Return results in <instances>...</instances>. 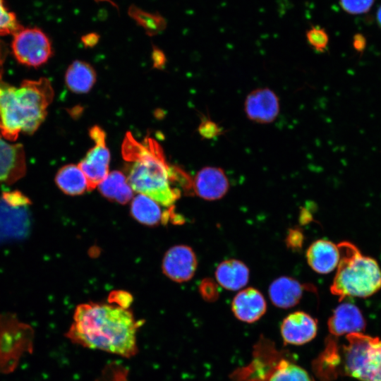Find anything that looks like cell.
Segmentation results:
<instances>
[{
  "mask_svg": "<svg viewBox=\"0 0 381 381\" xmlns=\"http://www.w3.org/2000/svg\"><path fill=\"white\" fill-rule=\"evenodd\" d=\"M13 35V53L20 64L36 67L46 63L51 56V42L39 28H22Z\"/></svg>",
  "mask_w": 381,
  "mask_h": 381,
  "instance_id": "6",
  "label": "cell"
},
{
  "mask_svg": "<svg viewBox=\"0 0 381 381\" xmlns=\"http://www.w3.org/2000/svg\"><path fill=\"white\" fill-rule=\"evenodd\" d=\"M25 172V156L22 145L10 143L0 134V183L12 184Z\"/></svg>",
  "mask_w": 381,
  "mask_h": 381,
  "instance_id": "13",
  "label": "cell"
},
{
  "mask_svg": "<svg viewBox=\"0 0 381 381\" xmlns=\"http://www.w3.org/2000/svg\"><path fill=\"white\" fill-rule=\"evenodd\" d=\"M229 181L224 171L218 167H205L193 180V190L201 198L214 200L222 198L229 190Z\"/></svg>",
  "mask_w": 381,
  "mask_h": 381,
  "instance_id": "11",
  "label": "cell"
},
{
  "mask_svg": "<svg viewBox=\"0 0 381 381\" xmlns=\"http://www.w3.org/2000/svg\"><path fill=\"white\" fill-rule=\"evenodd\" d=\"M304 236L298 229H289L286 241L288 247L293 250H298L302 247Z\"/></svg>",
  "mask_w": 381,
  "mask_h": 381,
  "instance_id": "30",
  "label": "cell"
},
{
  "mask_svg": "<svg viewBox=\"0 0 381 381\" xmlns=\"http://www.w3.org/2000/svg\"><path fill=\"white\" fill-rule=\"evenodd\" d=\"M131 200V214L142 224L152 226L169 219V214L164 213L158 202L145 195L138 193Z\"/></svg>",
  "mask_w": 381,
  "mask_h": 381,
  "instance_id": "19",
  "label": "cell"
},
{
  "mask_svg": "<svg viewBox=\"0 0 381 381\" xmlns=\"http://www.w3.org/2000/svg\"><path fill=\"white\" fill-rule=\"evenodd\" d=\"M29 206L18 207L0 195V245L23 240L30 230Z\"/></svg>",
  "mask_w": 381,
  "mask_h": 381,
  "instance_id": "9",
  "label": "cell"
},
{
  "mask_svg": "<svg viewBox=\"0 0 381 381\" xmlns=\"http://www.w3.org/2000/svg\"><path fill=\"white\" fill-rule=\"evenodd\" d=\"M200 290L202 296L208 300H214L218 296L217 286L211 279L203 280Z\"/></svg>",
  "mask_w": 381,
  "mask_h": 381,
  "instance_id": "31",
  "label": "cell"
},
{
  "mask_svg": "<svg viewBox=\"0 0 381 381\" xmlns=\"http://www.w3.org/2000/svg\"><path fill=\"white\" fill-rule=\"evenodd\" d=\"M374 3V0H339V4L344 11L350 14H361L368 12Z\"/></svg>",
  "mask_w": 381,
  "mask_h": 381,
  "instance_id": "28",
  "label": "cell"
},
{
  "mask_svg": "<svg viewBox=\"0 0 381 381\" xmlns=\"http://www.w3.org/2000/svg\"><path fill=\"white\" fill-rule=\"evenodd\" d=\"M95 2L97 3H99V2H107L109 3V4H111L112 6H114V8H116V9L119 10V6L118 5L112 0H95Z\"/></svg>",
  "mask_w": 381,
  "mask_h": 381,
  "instance_id": "35",
  "label": "cell"
},
{
  "mask_svg": "<svg viewBox=\"0 0 381 381\" xmlns=\"http://www.w3.org/2000/svg\"><path fill=\"white\" fill-rule=\"evenodd\" d=\"M55 181L57 186L67 195H78L88 190L86 178L78 165L62 167L58 171Z\"/></svg>",
  "mask_w": 381,
  "mask_h": 381,
  "instance_id": "22",
  "label": "cell"
},
{
  "mask_svg": "<svg viewBox=\"0 0 381 381\" xmlns=\"http://www.w3.org/2000/svg\"><path fill=\"white\" fill-rule=\"evenodd\" d=\"M280 99L274 90L268 87L253 89L243 102V112L251 122L268 125L272 123L280 112Z\"/></svg>",
  "mask_w": 381,
  "mask_h": 381,
  "instance_id": "8",
  "label": "cell"
},
{
  "mask_svg": "<svg viewBox=\"0 0 381 381\" xmlns=\"http://www.w3.org/2000/svg\"><path fill=\"white\" fill-rule=\"evenodd\" d=\"M347 344L332 346L330 366L360 381H381V339L363 332L346 335Z\"/></svg>",
  "mask_w": 381,
  "mask_h": 381,
  "instance_id": "5",
  "label": "cell"
},
{
  "mask_svg": "<svg viewBox=\"0 0 381 381\" xmlns=\"http://www.w3.org/2000/svg\"><path fill=\"white\" fill-rule=\"evenodd\" d=\"M22 28L16 15L8 10L4 0H0V35H14Z\"/></svg>",
  "mask_w": 381,
  "mask_h": 381,
  "instance_id": "26",
  "label": "cell"
},
{
  "mask_svg": "<svg viewBox=\"0 0 381 381\" xmlns=\"http://www.w3.org/2000/svg\"><path fill=\"white\" fill-rule=\"evenodd\" d=\"M89 133L95 145L87 152L78 167L86 178L88 190H92L97 187L109 174L110 153L106 145V134L100 127L95 126Z\"/></svg>",
  "mask_w": 381,
  "mask_h": 381,
  "instance_id": "7",
  "label": "cell"
},
{
  "mask_svg": "<svg viewBox=\"0 0 381 381\" xmlns=\"http://www.w3.org/2000/svg\"><path fill=\"white\" fill-rule=\"evenodd\" d=\"M217 282L230 291L239 290L246 286L249 279V270L242 262L230 259L221 262L216 269Z\"/></svg>",
  "mask_w": 381,
  "mask_h": 381,
  "instance_id": "18",
  "label": "cell"
},
{
  "mask_svg": "<svg viewBox=\"0 0 381 381\" xmlns=\"http://www.w3.org/2000/svg\"><path fill=\"white\" fill-rule=\"evenodd\" d=\"M65 81L72 92L87 93L96 82V73L93 67L87 62L76 60L68 66Z\"/></svg>",
  "mask_w": 381,
  "mask_h": 381,
  "instance_id": "20",
  "label": "cell"
},
{
  "mask_svg": "<svg viewBox=\"0 0 381 381\" xmlns=\"http://www.w3.org/2000/svg\"><path fill=\"white\" fill-rule=\"evenodd\" d=\"M152 60L153 64L157 68H161L164 65L166 61L165 55L163 52L159 48L154 47L152 49Z\"/></svg>",
  "mask_w": 381,
  "mask_h": 381,
  "instance_id": "32",
  "label": "cell"
},
{
  "mask_svg": "<svg viewBox=\"0 0 381 381\" xmlns=\"http://www.w3.org/2000/svg\"><path fill=\"white\" fill-rule=\"evenodd\" d=\"M109 300L111 303H114L118 306L128 308L132 302V297L126 291H116L110 294Z\"/></svg>",
  "mask_w": 381,
  "mask_h": 381,
  "instance_id": "29",
  "label": "cell"
},
{
  "mask_svg": "<svg viewBox=\"0 0 381 381\" xmlns=\"http://www.w3.org/2000/svg\"><path fill=\"white\" fill-rule=\"evenodd\" d=\"M128 14L149 36L157 35L167 28L166 19L158 12L147 11L132 4Z\"/></svg>",
  "mask_w": 381,
  "mask_h": 381,
  "instance_id": "23",
  "label": "cell"
},
{
  "mask_svg": "<svg viewBox=\"0 0 381 381\" xmlns=\"http://www.w3.org/2000/svg\"><path fill=\"white\" fill-rule=\"evenodd\" d=\"M308 44L315 52H325L329 44V35L326 30L318 26L312 25L306 32Z\"/></svg>",
  "mask_w": 381,
  "mask_h": 381,
  "instance_id": "25",
  "label": "cell"
},
{
  "mask_svg": "<svg viewBox=\"0 0 381 381\" xmlns=\"http://www.w3.org/2000/svg\"><path fill=\"white\" fill-rule=\"evenodd\" d=\"M268 381H314L308 373L297 364L283 360Z\"/></svg>",
  "mask_w": 381,
  "mask_h": 381,
  "instance_id": "24",
  "label": "cell"
},
{
  "mask_svg": "<svg viewBox=\"0 0 381 381\" xmlns=\"http://www.w3.org/2000/svg\"><path fill=\"white\" fill-rule=\"evenodd\" d=\"M136 321L128 308L87 303L77 306L66 337L74 344L125 358L138 353Z\"/></svg>",
  "mask_w": 381,
  "mask_h": 381,
  "instance_id": "1",
  "label": "cell"
},
{
  "mask_svg": "<svg viewBox=\"0 0 381 381\" xmlns=\"http://www.w3.org/2000/svg\"><path fill=\"white\" fill-rule=\"evenodd\" d=\"M53 97L47 78L24 80L16 87L4 82L0 73V134L13 141L21 132H35L44 120Z\"/></svg>",
  "mask_w": 381,
  "mask_h": 381,
  "instance_id": "3",
  "label": "cell"
},
{
  "mask_svg": "<svg viewBox=\"0 0 381 381\" xmlns=\"http://www.w3.org/2000/svg\"><path fill=\"white\" fill-rule=\"evenodd\" d=\"M121 152L129 165L127 180L133 190L162 206H173L181 195L180 190L174 187V182L179 181L185 188L190 177L181 169L169 166L157 141L147 137L140 143L128 132Z\"/></svg>",
  "mask_w": 381,
  "mask_h": 381,
  "instance_id": "2",
  "label": "cell"
},
{
  "mask_svg": "<svg viewBox=\"0 0 381 381\" xmlns=\"http://www.w3.org/2000/svg\"><path fill=\"white\" fill-rule=\"evenodd\" d=\"M340 258L330 291L339 300L346 297L365 298L381 288V269L377 261L363 255L349 241L338 245Z\"/></svg>",
  "mask_w": 381,
  "mask_h": 381,
  "instance_id": "4",
  "label": "cell"
},
{
  "mask_svg": "<svg viewBox=\"0 0 381 381\" xmlns=\"http://www.w3.org/2000/svg\"><path fill=\"white\" fill-rule=\"evenodd\" d=\"M377 20L379 22V24L381 25V6L377 11Z\"/></svg>",
  "mask_w": 381,
  "mask_h": 381,
  "instance_id": "36",
  "label": "cell"
},
{
  "mask_svg": "<svg viewBox=\"0 0 381 381\" xmlns=\"http://www.w3.org/2000/svg\"><path fill=\"white\" fill-rule=\"evenodd\" d=\"M304 289V286L297 280L289 277H281L270 284L269 296L275 306L289 308L299 302Z\"/></svg>",
  "mask_w": 381,
  "mask_h": 381,
  "instance_id": "17",
  "label": "cell"
},
{
  "mask_svg": "<svg viewBox=\"0 0 381 381\" xmlns=\"http://www.w3.org/2000/svg\"><path fill=\"white\" fill-rule=\"evenodd\" d=\"M317 321L305 312L296 311L284 318L281 334L285 343L302 345L314 339L317 334Z\"/></svg>",
  "mask_w": 381,
  "mask_h": 381,
  "instance_id": "12",
  "label": "cell"
},
{
  "mask_svg": "<svg viewBox=\"0 0 381 381\" xmlns=\"http://www.w3.org/2000/svg\"><path fill=\"white\" fill-rule=\"evenodd\" d=\"M327 325L329 331L332 335L341 336L362 332L365 327V321L357 306L344 303L334 310Z\"/></svg>",
  "mask_w": 381,
  "mask_h": 381,
  "instance_id": "14",
  "label": "cell"
},
{
  "mask_svg": "<svg viewBox=\"0 0 381 381\" xmlns=\"http://www.w3.org/2000/svg\"><path fill=\"white\" fill-rule=\"evenodd\" d=\"M266 308L262 294L254 288L239 291L231 303V310L236 318L248 323L258 320L265 314Z\"/></svg>",
  "mask_w": 381,
  "mask_h": 381,
  "instance_id": "15",
  "label": "cell"
},
{
  "mask_svg": "<svg viewBox=\"0 0 381 381\" xmlns=\"http://www.w3.org/2000/svg\"><path fill=\"white\" fill-rule=\"evenodd\" d=\"M97 187L104 197L121 204L128 202L133 198V190L127 177L119 171L109 173Z\"/></svg>",
  "mask_w": 381,
  "mask_h": 381,
  "instance_id": "21",
  "label": "cell"
},
{
  "mask_svg": "<svg viewBox=\"0 0 381 381\" xmlns=\"http://www.w3.org/2000/svg\"><path fill=\"white\" fill-rule=\"evenodd\" d=\"M365 40L361 35H356L353 37V46L358 52H362L365 47Z\"/></svg>",
  "mask_w": 381,
  "mask_h": 381,
  "instance_id": "34",
  "label": "cell"
},
{
  "mask_svg": "<svg viewBox=\"0 0 381 381\" xmlns=\"http://www.w3.org/2000/svg\"><path fill=\"white\" fill-rule=\"evenodd\" d=\"M310 267L320 274H327L334 270L339 262L338 246L330 241L320 239L313 242L306 253Z\"/></svg>",
  "mask_w": 381,
  "mask_h": 381,
  "instance_id": "16",
  "label": "cell"
},
{
  "mask_svg": "<svg viewBox=\"0 0 381 381\" xmlns=\"http://www.w3.org/2000/svg\"><path fill=\"white\" fill-rule=\"evenodd\" d=\"M197 268V259L193 250L183 245L171 247L162 262L164 273L171 279L183 282L190 279Z\"/></svg>",
  "mask_w": 381,
  "mask_h": 381,
  "instance_id": "10",
  "label": "cell"
},
{
  "mask_svg": "<svg viewBox=\"0 0 381 381\" xmlns=\"http://www.w3.org/2000/svg\"><path fill=\"white\" fill-rule=\"evenodd\" d=\"M99 35L97 32H90L83 35L81 38L82 42L86 47H95L99 40Z\"/></svg>",
  "mask_w": 381,
  "mask_h": 381,
  "instance_id": "33",
  "label": "cell"
},
{
  "mask_svg": "<svg viewBox=\"0 0 381 381\" xmlns=\"http://www.w3.org/2000/svg\"><path fill=\"white\" fill-rule=\"evenodd\" d=\"M198 131L202 138L214 139L224 135L226 131L219 123L209 116H203Z\"/></svg>",
  "mask_w": 381,
  "mask_h": 381,
  "instance_id": "27",
  "label": "cell"
}]
</instances>
